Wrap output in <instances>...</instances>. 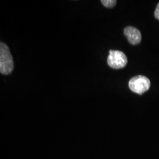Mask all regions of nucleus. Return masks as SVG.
Here are the masks:
<instances>
[{"instance_id":"1","label":"nucleus","mask_w":159,"mask_h":159,"mask_svg":"<svg viewBox=\"0 0 159 159\" xmlns=\"http://www.w3.org/2000/svg\"><path fill=\"white\" fill-rule=\"evenodd\" d=\"M14 62L8 47L5 43H0V73L4 75L11 73Z\"/></svg>"},{"instance_id":"2","label":"nucleus","mask_w":159,"mask_h":159,"mask_svg":"<svg viewBox=\"0 0 159 159\" xmlns=\"http://www.w3.org/2000/svg\"><path fill=\"white\" fill-rule=\"evenodd\" d=\"M129 87L133 92L142 94L150 89V81L144 75H137L129 81Z\"/></svg>"},{"instance_id":"3","label":"nucleus","mask_w":159,"mask_h":159,"mask_svg":"<svg viewBox=\"0 0 159 159\" xmlns=\"http://www.w3.org/2000/svg\"><path fill=\"white\" fill-rule=\"evenodd\" d=\"M127 63V58L125 54L122 51L118 50H110L107 64L114 69L124 68Z\"/></svg>"},{"instance_id":"4","label":"nucleus","mask_w":159,"mask_h":159,"mask_svg":"<svg viewBox=\"0 0 159 159\" xmlns=\"http://www.w3.org/2000/svg\"><path fill=\"white\" fill-rule=\"evenodd\" d=\"M124 34L129 42L132 45H137L141 42V33L136 28L131 26L127 27L124 30Z\"/></svg>"},{"instance_id":"5","label":"nucleus","mask_w":159,"mask_h":159,"mask_svg":"<svg viewBox=\"0 0 159 159\" xmlns=\"http://www.w3.org/2000/svg\"><path fill=\"white\" fill-rule=\"evenodd\" d=\"M101 2L102 5L107 8H113L117 2L115 0H102Z\"/></svg>"},{"instance_id":"6","label":"nucleus","mask_w":159,"mask_h":159,"mask_svg":"<svg viewBox=\"0 0 159 159\" xmlns=\"http://www.w3.org/2000/svg\"><path fill=\"white\" fill-rule=\"evenodd\" d=\"M154 16L156 17V18L159 20V2L157 4V7L156 8V10L154 11Z\"/></svg>"}]
</instances>
